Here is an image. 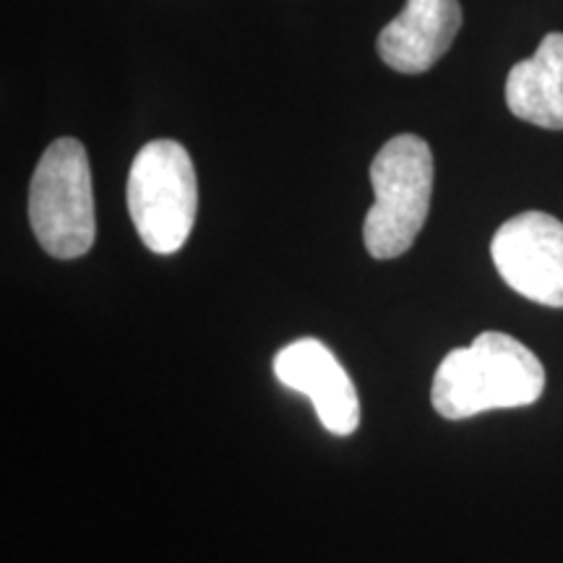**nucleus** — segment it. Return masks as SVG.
Listing matches in <instances>:
<instances>
[{
	"instance_id": "39448f33",
	"label": "nucleus",
	"mask_w": 563,
	"mask_h": 563,
	"mask_svg": "<svg viewBox=\"0 0 563 563\" xmlns=\"http://www.w3.org/2000/svg\"><path fill=\"white\" fill-rule=\"evenodd\" d=\"M498 274L514 292L545 308H563V222L545 211L506 220L490 241Z\"/></svg>"
},
{
	"instance_id": "f257e3e1",
	"label": "nucleus",
	"mask_w": 563,
	"mask_h": 563,
	"mask_svg": "<svg viewBox=\"0 0 563 563\" xmlns=\"http://www.w3.org/2000/svg\"><path fill=\"white\" fill-rule=\"evenodd\" d=\"M545 389L538 355L504 332H483L470 347L443 357L433 376V410L446 420H467L490 410L534 405Z\"/></svg>"
},
{
	"instance_id": "0eeeda50",
	"label": "nucleus",
	"mask_w": 563,
	"mask_h": 563,
	"mask_svg": "<svg viewBox=\"0 0 563 563\" xmlns=\"http://www.w3.org/2000/svg\"><path fill=\"white\" fill-rule=\"evenodd\" d=\"M460 26V0H407L378 34V55L399 74H422L449 53Z\"/></svg>"
},
{
	"instance_id": "6e6552de",
	"label": "nucleus",
	"mask_w": 563,
	"mask_h": 563,
	"mask_svg": "<svg viewBox=\"0 0 563 563\" xmlns=\"http://www.w3.org/2000/svg\"><path fill=\"white\" fill-rule=\"evenodd\" d=\"M506 104L519 121L563 131V34L551 32L532 58L517 63L506 79Z\"/></svg>"
},
{
	"instance_id": "7ed1b4c3",
	"label": "nucleus",
	"mask_w": 563,
	"mask_h": 563,
	"mask_svg": "<svg viewBox=\"0 0 563 563\" xmlns=\"http://www.w3.org/2000/svg\"><path fill=\"white\" fill-rule=\"evenodd\" d=\"M125 196L146 249L170 256L186 245L199 211V183L186 146L170 139L144 144L133 157Z\"/></svg>"
},
{
	"instance_id": "423d86ee",
	"label": "nucleus",
	"mask_w": 563,
	"mask_h": 563,
	"mask_svg": "<svg viewBox=\"0 0 563 563\" xmlns=\"http://www.w3.org/2000/svg\"><path fill=\"white\" fill-rule=\"evenodd\" d=\"M274 373L287 389L306 394L316 407L321 426L334 435L355 433L361 422L357 389L332 350L319 340H298L274 357Z\"/></svg>"
},
{
	"instance_id": "f03ea898",
	"label": "nucleus",
	"mask_w": 563,
	"mask_h": 563,
	"mask_svg": "<svg viewBox=\"0 0 563 563\" xmlns=\"http://www.w3.org/2000/svg\"><path fill=\"white\" fill-rule=\"evenodd\" d=\"M373 207L363 222V243L373 258H397L412 249L431 211L433 154L415 133L394 136L371 165Z\"/></svg>"
},
{
	"instance_id": "20e7f679",
	"label": "nucleus",
	"mask_w": 563,
	"mask_h": 563,
	"mask_svg": "<svg viewBox=\"0 0 563 563\" xmlns=\"http://www.w3.org/2000/svg\"><path fill=\"white\" fill-rule=\"evenodd\" d=\"M30 222L53 258H79L95 245V191L81 141L58 139L40 157L30 186Z\"/></svg>"
}]
</instances>
